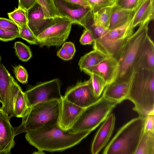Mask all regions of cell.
<instances>
[{
    "instance_id": "cell-1",
    "label": "cell",
    "mask_w": 154,
    "mask_h": 154,
    "mask_svg": "<svg viewBox=\"0 0 154 154\" xmlns=\"http://www.w3.org/2000/svg\"><path fill=\"white\" fill-rule=\"evenodd\" d=\"M90 133L72 134L56 125L27 132L25 138L38 150L53 152L62 151L74 146Z\"/></svg>"
},
{
    "instance_id": "cell-2",
    "label": "cell",
    "mask_w": 154,
    "mask_h": 154,
    "mask_svg": "<svg viewBox=\"0 0 154 154\" xmlns=\"http://www.w3.org/2000/svg\"><path fill=\"white\" fill-rule=\"evenodd\" d=\"M134 104L133 110L145 118L154 114V70L139 69L130 82L128 98Z\"/></svg>"
},
{
    "instance_id": "cell-3",
    "label": "cell",
    "mask_w": 154,
    "mask_h": 154,
    "mask_svg": "<svg viewBox=\"0 0 154 154\" xmlns=\"http://www.w3.org/2000/svg\"><path fill=\"white\" fill-rule=\"evenodd\" d=\"M149 22L141 25L127 40L117 61V75L113 83L130 82L137 70L139 55L148 35Z\"/></svg>"
},
{
    "instance_id": "cell-4",
    "label": "cell",
    "mask_w": 154,
    "mask_h": 154,
    "mask_svg": "<svg viewBox=\"0 0 154 154\" xmlns=\"http://www.w3.org/2000/svg\"><path fill=\"white\" fill-rule=\"evenodd\" d=\"M60 100H53L37 103L30 107L22 118L21 124L14 128L15 135L58 125Z\"/></svg>"
},
{
    "instance_id": "cell-5",
    "label": "cell",
    "mask_w": 154,
    "mask_h": 154,
    "mask_svg": "<svg viewBox=\"0 0 154 154\" xmlns=\"http://www.w3.org/2000/svg\"><path fill=\"white\" fill-rule=\"evenodd\" d=\"M145 118L139 116L123 125L106 146L103 154H134L144 133Z\"/></svg>"
},
{
    "instance_id": "cell-6",
    "label": "cell",
    "mask_w": 154,
    "mask_h": 154,
    "mask_svg": "<svg viewBox=\"0 0 154 154\" xmlns=\"http://www.w3.org/2000/svg\"><path fill=\"white\" fill-rule=\"evenodd\" d=\"M118 103L104 98L102 94L96 103L84 109L69 131L72 134L91 131L107 118Z\"/></svg>"
},
{
    "instance_id": "cell-7",
    "label": "cell",
    "mask_w": 154,
    "mask_h": 154,
    "mask_svg": "<svg viewBox=\"0 0 154 154\" xmlns=\"http://www.w3.org/2000/svg\"><path fill=\"white\" fill-rule=\"evenodd\" d=\"M137 9L134 11L131 18L125 25L108 30L102 36L96 39L93 43L94 50L117 60L127 40L134 33L132 23Z\"/></svg>"
},
{
    "instance_id": "cell-8",
    "label": "cell",
    "mask_w": 154,
    "mask_h": 154,
    "mask_svg": "<svg viewBox=\"0 0 154 154\" xmlns=\"http://www.w3.org/2000/svg\"><path fill=\"white\" fill-rule=\"evenodd\" d=\"M72 24L66 17L54 19L51 26L36 37L40 46L60 47L69 37Z\"/></svg>"
},
{
    "instance_id": "cell-9",
    "label": "cell",
    "mask_w": 154,
    "mask_h": 154,
    "mask_svg": "<svg viewBox=\"0 0 154 154\" xmlns=\"http://www.w3.org/2000/svg\"><path fill=\"white\" fill-rule=\"evenodd\" d=\"M19 85L5 67L0 64V95L3 112L10 119L14 117L15 101L19 89Z\"/></svg>"
},
{
    "instance_id": "cell-10",
    "label": "cell",
    "mask_w": 154,
    "mask_h": 154,
    "mask_svg": "<svg viewBox=\"0 0 154 154\" xmlns=\"http://www.w3.org/2000/svg\"><path fill=\"white\" fill-rule=\"evenodd\" d=\"M29 107L43 102L61 100L60 80L56 78L48 81L40 82L28 88L24 92Z\"/></svg>"
},
{
    "instance_id": "cell-11",
    "label": "cell",
    "mask_w": 154,
    "mask_h": 154,
    "mask_svg": "<svg viewBox=\"0 0 154 154\" xmlns=\"http://www.w3.org/2000/svg\"><path fill=\"white\" fill-rule=\"evenodd\" d=\"M63 97L70 102L85 109L98 101L102 95L99 97L94 96L88 80L78 82L68 88Z\"/></svg>"
},
{
    "instance_id": "cell-12",
    "label": "cell",
    "mask_w": 154,
    "mask_h": 154,
    "mask_svg": "<svg viewBox=\"0 0 154 154\" xmlns=\"http://www.w3.org/2000/svg\"><path fill=\"white\" fill-rule=\"evenodd\" d=\"M54 1L64 17L69 19L73 24L79 25L85 29L86 28L92 16V12L90 7L72 6L64 0Z\"/></svg>"
},
{
    "instance_id": "cell-13",
    "label": "cell",
    "mask_w": 154,
    "mask_h": 154,
    "mask_svg": "<svg viewBox=\"0 0 154 154\" xmlns=\"http://www.w3.org/2000/svg\"><path fill=\"white\" fill-rule=\"evenodd\" d=\"M84 109L70 102L63 96L60 100L58 126L65 131L70 130Z\"/></svg>"
},
{
    "instance_id": "cell-14",
    "label": "cell",
    "mask_w": 154,
    "mask_h": 154,
    "mask_svg": "<svg viewBox=\"0 0 154 154\" xmlns=\"http://www.w3.org/2000/svg\"><path fill=\"white\" fill-rule=\"evenodd\" d=\"M117 61L113 57L107 56L97 65L83 71L89 75H97L101 78L107 85L114 82L117 75Z\"/></svg>"
},
{
    "instance_id": "cell-15",
    "label": "cell",
    "mask_w": 154,
    "mask_h": 154,
    "mask_svg": "<svg viewBox=\"0 0 154 154\" xmlns=\"http://www.w3.org/2000/svg\"><path fill=\"white\" fill-rule=\"evenodd\" d=\"M115 120V115L111 113L103 122L92 143V154H98L106 144L113 131Z\"/></svg>"
},
{
    "instance_id": "cell-16",
    "label": "cell",
    "mask_w": 154,
    "mask_h": 154,
    "mask_svg": "<svg viewBox=\"0 0 154 154\" xmlns=\"http://www.w3.org/2000/svg\"><path fill=\"white\" fill-rule=\"evenodd\" d=\"M26 13L27 25L36 37L51 26L54 20L45 18L41 7L37 0Z\"/></svg>"
},
{
    "instance_id": "cell-17",
    "label": "cell",
    "mask_w": 154,
    "mask_h": 154,
    "mask_svg": "<svg viewBox=\"0 0 154 154\" xmlns=\"http://www.w3.org/2000/svg\"><path fill=\"white\" fill-rule=\"evenodd\" d=\"M10 120L3 112L0 113V154H11L15 144L14 128Z\"/></svg>"
},
{
    "instance_id": "cell-18",
    "label": "cell",
    "mask_w": 154,
    "mask_h": 154,
    "mask_svg": "<svg viewBox=\"0 0 154 154\" xmlns=\"http://www.w3.org/2000/svg\"><path fill=\"white\" fill-rule=\"evenodd\" d=\"M130 82L112 83L107 85L102 94L105 98L118 104L125 100H128Z\"/></svg>"
},
{
    "instance_id": "cell-19",
    "label": "cell",
    "mask_w": 154,
    "mask_h": 154,
    "mask_svg": "<svg viewBox=\"0 0 154 154\" xmlns=\"http://www.w3.org/2000/svg\"><path fill=\"white\" fill-rule=\"evenodd\" d=\"M139 69L154 70V45L149 35L139 55L136 70Z\"/></svg>"
},
{
    "instance_id": "cell-20",
    "label": "cell",
    "mask_w": 154,
    "mask_h": 154,
    "mask_svg": "<svg viewBox=\"0 0 154 154\" xmlns=\"http://www.w3.org/2000/svg\"><path fill=\"white\" fill-rule=\"evenodd\" d=\"M154 18V0H143L137 9L132 23L134 28Z\"/></svg>"
},
{
    "instance_id": "cell-21",
    "label": "cell",
    "mask_w": 154,
    "mask_h": 154,
    "mask_svg": "<svg viewBox=\"0 0 154 154\" xmlns=\"http://www.w3.org/2000/svg\"><path fill=\"white\" fill-rule=\"evenodd\" d=\"M134 11L123 9L116 5L113 6L108 30L125 25L130 19Z\"/></svg>"
},
{
    "instance_id": "cell-22",
    "label": "cell",
    "mask_w": 154,
    "mask_h": 154,
    "mask_svg": "<svg viewBox=\"0 0 154 154\" xmlns=\"http://www.w3.org/2000/svg\"><path fill=\"white\" fill-rule=\"evenodd\" d=\"M107 56L94 50L82 56L78 65L81 71H84L95 66L104 60Z\"/></svg>"
},
{
    "instance_id": "cell-23",
    "label": "cell",
    "mask_w": 154,
    "mask_h": 154,
    "mask_svg": "<svg viewBox=\"0 0 154 154\" xmlns=\"http://www.w3.org/2000/svg\"><path fill=\"white\" fill-rule=\"evenodd\" d=\"M40 5L45 19L54 20L65 17L53 0H37Z\"/></svg>"
},
{
    "instance_id": "cell-24",
    "label": "cell",
    "mask_w": 154,
    "mask_h": 154,
    "mask_svg": "<svg viewBox=\"0 0 154 154\" xmlns=\"http://www.w3.org/2000/svg\"><path fill=\"white\" fill-rule=\"evenodd\" d=\"M113 6L106 7L96 11H92L94 23L108 30Z\"/></svg>"
},
{
    "instance_id": "cell-25",
    "label": "cell",
    "mask_w": 154,
    "mask_h": 154,
    "mask_svg": "<svg viewBox=\"0 0 154 154\" xmlns=\"http://www.w3.org/2000/svg\"><path fill=\"white\" fill-rule=\"evenodd\" d=\"M134 154H154V133L144 132Z\"/></svg>"
},
{
    "instance_id": "cell-26",
    "label": "cell",
    "mask_w": 154,
    "mask_h": 154,
    "mask_svg": "<svg viewBox=\"0 0 154 154\" xmlns=\"http://www.w3.org/2000/svg\"><path fill=\"white\" fill-rule=\"evenodd\" d=\"M30 108L26 96L20 87L15 101L14 117L22 118L27 113Z\"/></svg>"
},
{
    "instance_id": "cell-27",
    "label": "cell",
    "mask_w": 154,
    "mask_h": 154,
    "mask_svg": "<svg viewBox=\"0 0 154 154\" xmlns=\"http://www.w3.org/2000/svg\"><path fill=\"white\" fill-rule=\"evenodd\" d=\"M88 80L94 96L97 97H100L107 86L104 81L99 76L91 74Z\"/></svg>"
},
{
    "instance_id": "cell-28",
    "label": "cell",
    "mask_w": 154,
    "mask_h": 154,
    "mask_svg": "<svg viewBox=\"0 0 154 154\" xmlns=\"http://www.w3.org/2000/svg\"><path fill=\"white\" fill-rule=\"evenodd\" d=\"M14 48L17 56L22 61H28L32 56L29 46L21 42H15Z\"/></svg>"
},
{
    "instance_id": "cell-29",
    "label": "cell",
    "mask_w": 154,
    "mask_h": 154,
    "mask_svg": "<svg viewBox=\"0 0 154 154\" xmlns=\"http://www.w3.org/2000/svg\"><path fill=\"white\" fill-rule=\"evenodd\" d=\"M9 18L19 26L27 24L26 12L18 7L13 11L8 13Z\"/></svg>"
},
{
    "instance_id": "cell-30",
    "label": "cell",
    "mask_w": 154,
    "mask_h": 154,
    "mask_svg": "<svg viewBox=\"0 0 154 154\" xmlns=\"http://www.w3.org/2000/svg\"><path fill=\"white\" fill-rule=\"evenodd\" d=\"M18 27L20 38L25 40L31 45L38 44L36 37L27 24Z\"/></svg>"
},
{
    "instance_id": "cell-31",
    "label": "cell",
    "mask_w": 154,
    "mask_h": 154,
    "mask_svg": "<svg viewBox=\"0 0 154 154\" xmlns=\"http://www.w3.org/2000/svg\"><path fill=\"white\" fill-rule=\"evenodd\" d=\"M143 0H117L116 5L119 7L132 11L136 10Z\"/></svg>"
},
{
    "instance_id": "cell-32",
    "label": "cell",
    "mask_w": 154,
    "mask_h": 154,
    "mask_svg": "<svg viewBox=\"0 0 154 154\" xmlns=\"http://www.w3.org/2000/svg\"><path fill=\"white\" fill-rule=\"evenodd\" d=\"M92 11L116 5L117 0H88Z\"/></svg>"
},
{
    "instance_id": "cell-33",
    "label": "cell",
    "mask_w": 154,
    "mask_h": 154,
    "mask_svg": "<svg viewBox=\"0 0 154 154\" xmlns=\"http://www.w3.org/2000/svg\"><path fill=\"white\" fill-rule=\"evenodd\" d=\"M13 71L16 78L23 84L28 82V75L26 69L23 66L19 65L14 67Z\"/></svg>"
},
{
    "instance_id": "cell-34",
    "label": "cell",
    "mask_w": 154,
    "mask_h": 154,
    "mask_svg": "<svg viewBox=\"0 0 154 154\" xmlns=\"http://www.w3.org/2000/svg\"><path fill=\"white\" fill-rule=\"evenodd\" d=\"M87 29L90 30L92 33L95 40L101 37L108 31L105 28L95 24L93 22V19L89 24Z\"/></svg>"
},
{
    "instance_id": "cell-35",
    "label": "cell",
    "mask_w": 154,
    "mask_h": 154,
    "mask_svg": "<svg viewBox=\"0 0 154 154\" xmlns=\"http://www.w3.org/2000/svg\"><path fill=\"white\" fill-rule=\"evenodd\" d=\"M20 37L19 32L0 29V40L8 42Z\"/></svg>"
},
{
    "instance_id": "cell-36",
    "label": "cell",
    "mask_w": 154,
    "mask_h": 154,
    "mask_svg": "<svg viewBox=\"0 0 154 154\" xmlns=\"http://www.w3.org/2000/svg\"><path fill=\"white\" fill-rule=\"evenodd\" d=\"M0 29L19 32L18 26L11 20L0 17Z\"/></svg>"
},
{
    "instance_id": "cell-37",
    "label": "cell",
    "mask_w": 154,
    "mask_h": 154,
    "mask_svg": "<svg viewBox=\"0 0 154 154\" xmlns=\"http://www.w3.org/2000/svg\"><path fill=\"white\" fill-rule=\"evenodd\" d=\"M95 41L94 38L91 32L89 30L85 29L80 39L79 42L82 45H91Z\"/></svg>"
},
{
    "instance_id": "cell-38",
    "label": "cell",
    "mask_w": 154,
    "mask_h": 154,
    "mask_svg": "<svg viewBox=\"0 0 154 154\" xmlns=\"http://www.w3.org/2000/svg\"><path fill=\"white\" fill-rule=\"evenodd\" d=\"M144 132L154 133V114H149L145 118Z\"/></svg>"
},
{
    "instance_id": "cell-39",
    "label": "cell",
    "mask_w": 154,
    "mask_h": 154,
    "mask_svg": "<svg viewBox=\"0 0 154 154\" xmlns=\"http://www.w3.org/2000/svg\"><path fill=\"white\" fill-rule=\"evenodd\" d=\"M37 0H19L18 7L27 12L35 4Z\"/></svg>"
},
{
    "instance_id": "cell-40",
    "label": "cell",
    "mask_w": 154,
    "mask_h": 154,
    "mask_svg": "<svg viewBox=\"0 0 154 154\" xmlns=\"http://www.w3.org/2000/svg\"><path fill=\"white\" fill-rule=\"evenodd\" d=\"M67 3L76 7H90V5L88 0H64Z\"/></svg>"
},
{
    "instance_id": "cell-41",
    "label": "cell",
    "mask_w": 154,
    "mask_h": 154,
    "mask_svg": "<svg viewBox=\"0 0 154 154\" xmlns=\"http://www.w3.org/2000/svg\"><path fill=\"white\" fill-rule=\"evenodd\" d=\"M57 56L62 59L66 61L71 60L73 57L67 53L64 47H62L57 51Z\"/></svg>"
},
{
    "instance_id": "cell-42",
    "label": "cell",
    "mask_w": 154,
    "mask_h": 154,
    "mask_svg": "<svg viewBox=\"0 0 154 154\" xmlns=\"http://www.w3.org/2000/svg\"><path fill=\"white\" fill-rule=\"evenodd\" d=\"M68 53L72 56H74L76 50L74 44L72 42H66L63 45Z\"/></svg>"
},
{
    "instance_id": "cell-43",
    "label": "cell",
    "mask_w": 154,
    "mask_h": 154,
    "mask_svg": "<svg viewBox=\"0 0 154 154\" xmlns=\"http://www.w3.org/2000/svg\"><path fill=\"white\" fill-rule=\"evenodd\" d=\"M32 154H46L43 151L38 150V151L34 152Z\"/></svg>"
},
{
    "instance_id": "cell-44",
    "label": "cell",
    "mask_w": 154,
    "mask_h": 154,
    "mask_svg": "<svg viewBox=\"0 0 154 154\" xmlns=\"http://www.w3.org/2000/svg\"><path fill=\"white\" fill-rule=\"evenodd\" d=\"M0 103H1L2 104V99H1V97L0 95Z\"/></svg>"
},
{
    "instance_id": "cell-45",
    "label": "cell",
    "mask_w": 154,
    "mask_h": 154,
    "mask_svg": "<svg viewBox=\"0 0 154 154\" xmlns=\"http://www.w3.org/2000/svg\"><path fill=\"white\" fill-rule=\"evenodd\" d=\"M3 112L2 110V109L1 108H0V113Z\"/></svg>"
},
{
    "instance_id": "cell-46",
    "label": "cell",
    "mask_w": 154,
    "mask_h": 154,
    "mask_svg": "<svg viewBox=\"0 0 154 154\" xmlns=\"http://www.w3.org/2000/svg\"><path fill=\"white\" fill-rule=\"evenodd\" d=\"M1 55L0 54V64L1 63Z\"/></svg>"
}]
</instances>
